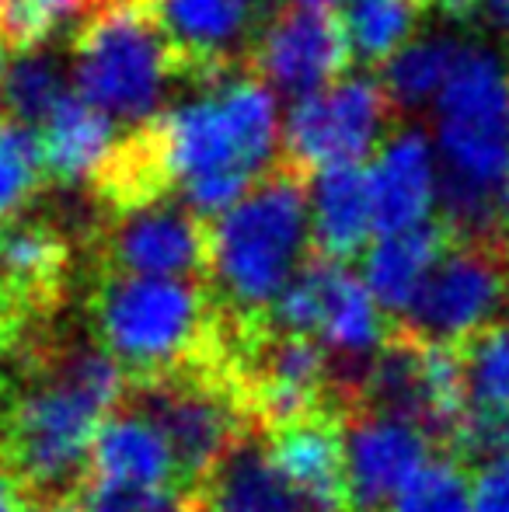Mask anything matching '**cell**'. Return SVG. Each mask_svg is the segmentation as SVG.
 I'll use <instances>...</instances> for the list:
<instances>
[{"instance_id":"1","label":"cell","mask_w":509,"mask_h":512,"mask_svg":"<svg viewBox=\"0 0 509 512\" xmlns=\"http://www.w3.org/2000/svg\"><path fill=\"white\" fill-rule=\"evenodd\" d=\"M196 91L178 98L129 143L109 196L123 203L175 189L199 216H220L265 182L283 150L276 91L258 74L220 70L196 77Z\"/></svg>"},{"instance_id":"2","label":"cell","mask_w":509,"mask_h":512,"mask_svg":"<svg viewBox=\"0 0 509 512\" xmlns=\"http://www.w3.org/2000/svg\"><path fill=\"white\" fill-rule=\"evenodd\" d=\"M126 398V370L102 345H67L35 366L4 418L11 471L32 502H70L88 471L91 446Z\"/></svg>"},{"instance_id":"3","label":"cell","mask_w":509,"mask_h":512,"mask_svg":"<svg viewBox=\"0 0 509 512\" xmlns=\"http://www.w3.org/2000/svg\"><path fill=\"white\" fill-rule=\"evenodd\" d=\"M98 345L136 384L220 363V324L199 279L109 272L95 293Z\"/></svg>"},{"instance_id":"4","label":"cell","mask_w":509,"mask_h":512,"mask_svg":"<svg viewBox=\"0 0 509 512\" xmlns=\"http://www.w3.org/2000/svg\"><path fill=\"white\" fill-rule=\"evenodd\" d=\"M311 206L297 175L276 171L210 227V262L220 304L241 321L269 317L279 293L307 265Z\"/></svg>"},{"instance_id":"5","label":"cell","mask_w":509,"mask_h":512,"mask_svg":"<svg viewBox=\"0 0 509 512\" xmlns=\"http://www.w3.org/2000/svg\"><path fill=\"white\" fill-rule=\"evenodd\" d=\"M178 56L143 0H109L81 25L70 49L77 95L119 126H154L178 81Z\"/></svg>"},{"instance_id":"6","label":"cell","mask_w":509,"mask_h":512,"mask_svg":"<svg viewBox=\"0 0 509 512\" xmlns=\"http://www.w3.org/2000/svg\"><path fill=\"white\" fill-rule=\"evenodd\" d=\"M133 405H140L161 425L185 481L196 492L231 457L234 446L252 436V415L241 398L238 377L224 359L154 384H140Z\"/></svg>"},{"instance_id":"7","label":"cell","mask_w":509,"mask_h":512,"mask_svg":"<svg viewBox=\"0 0 509 512\" xmlns=\"http://www.w3.org/2000/svg\"><path fill=\"white\" fill-rule=\"evenodd\" d=\"M391 119L394 102L384 81L349 74L290 105L283 119V150L297 171L360 164L391 136Z\"/></svg>"},{"instance_id":"8","label":"cell","mask_w":509,"mask_h":512,"mask_svg":"<svg viewBox=\"0 0 509 512\" xmlns=\"http://www.w3.org/2000/svg\"><path fill=\"white\" fill-rule=\"evenodd\" d=\"M509 304V248L499 241L454 237L415 304L401 317V328L426 342L461 345L492 328Z\"/></svg>"},{"instance_id":"9","label":"cell","mask_w":509,"mask_h":512,"mask_svg":"<svg viewBox=\"0 0 509 512\" xmlns=\"http://www.w3.org/2000/svg\"><path fill=\"white\" fill-rule=\"evenodd\" d=\"M105 262L119 276L199 279L210 262V230L185 203L164 196L133 199L105 227Z\"/></svg>"},{"instance_id":"10","label":"cell","mask_w":509,"mask_h":512,"mask_svg":"<svg viewBox=\"0 0 509 512\" xmlns=\"http://www.w3.org/2000/svg\"><path fill=\"white\" fill-rule=\"evenodd\" d=\"M349 56L353 49L342 21L307 4L272 11L252 42V70L276 95L293 102L339 81Z\"/></svg>"},{"instance_id":"11","label":"cell","mask_w":509,"mask_h":512,"mask_svg":"<svg viewBox=\"0 0 509 512\" xmlns=\"http://www.w3.org/2000/svg\"><path fill=\"white\" fill-rule=\"evenodd\" d=\"M429 457L433 439L415 422L374 408H346L349 512H387Z\"/></svg>"},{"instance_id":"12","label":"cell","mask_w":509,"mask_h":512,"mask_svg":"<svg viewBox=\"0 0 509 512\" xmlns=\"http://www.w3.org/2000/svg\"><path fill=\"white\" fill-rule=\"evenodd\" d=\"M178 63L196 77L234 70L262 28L258 0H143Z\"/></svg>"},{"instance_id":"13","label":"cell","mask_w":509,"mask_h":512,"mask_svg":"<svg viewBox=\"0 0 509 512\" xmlns=\"http://www.w3.org/2000/svg\"><path fill=\"white\" fill-rule=\"evenodd\" d=\"M269 457L314 512H349L346 408H321L269 432Z\"/></svg>"},{"instance_id":"14","label":"cell","mask_w":509,"mask_h":512,"mask_svg":"<svg viewBox=\"0 0 509 512\" xmlns=\"http://www.w3.org/2000/svg\"><path fill=\"white\" fill-rule=\"evenodd\" d=\"M42 161L56 182L70 189H105L116 182L129 143L119 136V122L109 112L95 108L88 98L70 91L42 122Z\"/></svg>"},{"instance_id":"15","label":"cell","mask_w":509,"mask_h":512,"mask_svg":"<svg viewBox=\"0 0 509 512\" xmlns=\"http://www.w3.org/2000/svg\"><path fill=\"white\" fill-rule=\"evenodd\" d=\"M377 237L429 223L440 206V157L422 129H394L367 168Z\"/></svg>"},{"instance_id":"16","label":"cell","mask_w":509,"mask_h":512,"mask_svg":"<svg viewBox=\"0 0 509 512\" xmlns=\"http://www.w3.org/2000/svg\"><path fill=\"white\" fill-rule=\"evenodd\" d=\"M394 331L387 328V310L377 304L363 276L346 269V262L325 258V283H321V317L318 338L335 363L363 366L391 342Z\"/></svg>"},{"instance_id":"17","label":"cell","mask_w":509,"mask_h":512,"mask_svg":"<svg viewBox=\"0 0 509 512\" xmlns=\"http://www.w3.org/2000/svg\"><path fill=\"white\" fill-rule=\"evenodd\" d=\"M307 206H311V241L321 258L346 262L360 255L377 234L370 178L360 164L318 171L307 189Z\"/></svg>"},{"instance_id":"18","label":"cell","mask_w":509,"mask_h":512,"mask_svg":"<svg viewBox=\"0 0 509 512\" xmlns=\"http://www.w3.org/2000/svg\"><path fill=\"white\" fill-rule=\"evenodd\" d=\"M450 241H454V230L436 220L398 230V234H381L363 258V283L387 314L405 317Z\"/></svg>"},{"instance_id":"19","label":"cell","mask_w":509,"mask_h":512,"mask_svg":"<svg viewBox=\"0 0 509 512\" xmlns=\"http://www.w3.org/2000/svg\"><path fill=\"white\" fill-rule=\"evenodd\" d=\"M196 502V512H314L272 464L269 446L255 436L241 439L231 457L199 485Z\"/></svg>"},{"instance_id":"20","label":"cell","mask_w":509,"mask_h":512,"mask_svg":"<svg viewBox=\"0 0 509 512\" xmlns=\"http://www.w3.org/2000/svg\"><path fill=\"white\" fill-rule=\"evenodd\" d=\"M70 262L67 234L53 220H18L0 227V300L39 304L56 290Z\"/></svg>"},{"instance_id":"21","label":"cell","mask_w":509,"mask_h":512,"mask_svg":"<svg viewBox=\"0 0 509 512\" xmlns=\"http://www.w3.org/2000/svg\"><path fill=\"white\" fill-rule=\"evenodd\" d=\"M464 42L447 32L419 35L398 56L384 63V88L391 95L394 108L419 112L426 105H436L440 91L447 88L454 63L461 56Z\"/></svg>"},{"instance_id":"22","label":"cell","mask_w":509,"mask_h":512,"mask_svg":"<svg viewBox=\"0 0 509 512\" xmlns=\"http://www.w3.org/2000/svg\"><path fill=\"white\" fill-rule=\"evenodd\" d=\"M70 63H63L46 46L18 49L7 60L4 81H0V105L7 108L11 122L21 126H42L53 108L70 95Z\"/></svg>"},{"instance_id":"23","label":"cell","mask_w":509,"mask_h":512,"mask_svg":"<svg viewBox=\"0 0 509 512\" xmlns=\"http://www.w3.org/2000/svg\"><path fill=\"white\" fill-rule=\"evenodd\" d=\"M422 0H353L346 7V39L363 63H387L412 39H419Z\"/></svg>"},{"instance_id":"24","label":"cell","mask_w":509,"mask_h":512,"mask_svg":"<svg viewBox=\"0 0 509 512\" xmlns=\"http://www.w3.org/2000/svg\"><path fill=\"white\" fill-rule=\"evenodd\" d=\"M457 349L464 363L468 408L509 411V331L503 324H492Z\"/></svg>"},{"instance_id":"25","label":"cell","mask_w":509,"mask_h":512,"mask_svg":"<svg viewBox=\"0 0 509 512\" xmlns=\"http://www.w3.org/2000/svg\"><path fill=\"white\" fill-rule=\"evenodd\" d=\"M42 171L46 161L39 136L21 122H0V227L18 220L21 209L32 203Z\"/></svg>"},{"instance_id":"26","label":"cell","mask_w":509,"mask_h":512,"mask_svg":"<svg viewBox=\"0 0 509 512\" xmlns=\"http://www.w3.org/2000/svg\"><path fill=\"white\" fill-rule=\"evenodd\" d=\"M387 512H471L468 464L454 453H433Z\"/></svg>"},{"instance_id":"27","label":"cell","mask_w":509,"mask_h":512,"mask_svg":"<svg viewBox=\"0 0 509 512\" xmlns=\"http://www.w3.org/2000/svg\"><path fill=\"white\" fill-rule=\"evenodd\" d=\"M84 4L88 0H0V39L18 49L46 46Z\"/></svg>"},{"instance_id":"28","label":"cell","mask_w":509,"mask_h":512,"mask_svg":"<svg viewBox=\"0 0 509 512\" xmlns=\"http://www.w3.org/2000/svg\"><path fill=\"white\" fill-rule=\"evenodd\" d=\"M471 512H509V453L478 464L471 481Z\"/></svg>"},{"instance_id":"29","label":"cell","mask_w":509,"mask_h":512,"mask_svg":"<svg viewBox=\"0 0 509 512\" xmlns=\"http://www.w3.org/2000/svg\"><path fill=\"white\" fill-rule=\"evenodd\" d=\"M0 512H32V495L11 471L4 450H0Z\"/></svg>"},{"instance_id":"30","label":"cell","mask_w":509,"mask_h":512,"mask_svg":"<svg viewBox=\"0 0 509 512\" xmlns=\"http://www.w3.org/2000/svg\"><path fill=\"white\" fill-rule=\"evenodd\" d=\"M293 4H307V7H318V11H332V7H342V4H353V0H293Z\"/></svg>"},{"instance_id":"31","label":"cell","mask_w":509,"mask_h":512,"mask_svg":"<svg viewBox=\"0 0 509 512\" xmlns=\"http://www.w3.org/2000/svg\"><path fill=\"white\" fill-rule=\"evenodd\" d=\"M4 67H7V60H4V39H0V81H4Z\"/></svg>"},{"instance_id":"32","label":"cell","mask_w":509,"mask_h":512,"mask_svg":"<svg viewBox=\"0 0 509 512\" xmlns=\"http://www.w3.org/2000/svg\"><path fill=\"white\" fill-rule=\"evenodd\" d=\"M422 4H426V7H429V4H433V7H440V4H443V0H422Z\"/></svg>"},{"instance_id":"33","label":"cell","mask_w":509,"mask_h":512,"mask_svg":"<svg viewBox=\"0 0 509 512\" xmlns=\"http://www.w3.org/2000/svg\"><path fill=\"white\" fill-rule=\"evenodd\" d=\"M102 4H109V0H98V7H102Z\"/></svg>"}]
</instances>
